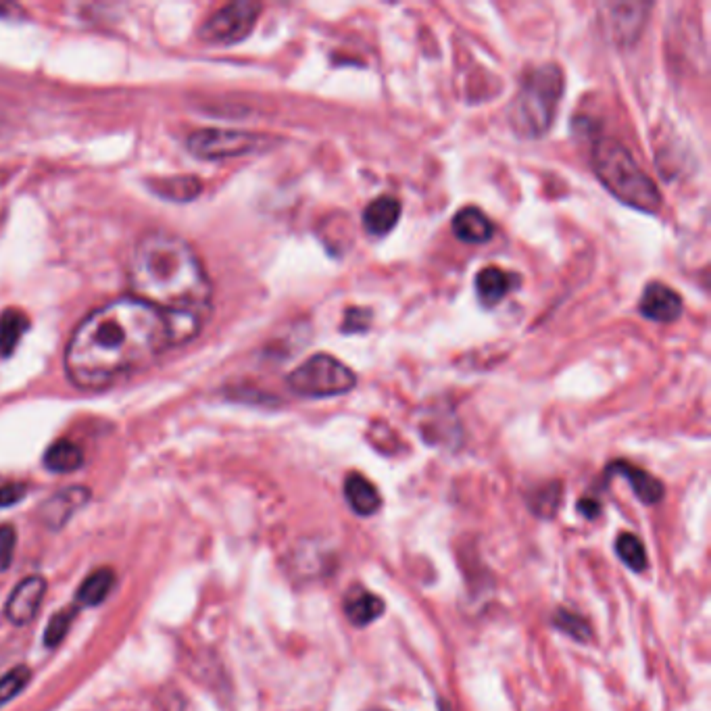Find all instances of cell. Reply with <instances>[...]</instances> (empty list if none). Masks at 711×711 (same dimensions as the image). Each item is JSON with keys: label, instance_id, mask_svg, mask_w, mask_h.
I'll list each match as a JSON object with an SVG mask.
<instances>
[{"label": "cell", "instance_id": "1", "mask_svg": "<svg viewBox=\"0 0 711 711\" xmlns=\"http://www.w3.org/2000/svg\"><path fill=\"white\" fill-rule=\"evenodd\" d=\"M169 317L136 297L92 311L73 332L65 367L80 388H105L136 374L174 347Z\"/></svg>", "mask_w": 711, "mask_h": 711}, {"label": "cell", "instance_id": "2", "mask_svg": "<svg viewBox=\"0 0 711 711\" xmlns=\"http://www.w3.org/2000/svg\"><path fill=\"white\" fill-rule=\"evenodd\" d=\"M128 278L136 299L169 317L176 345L201 330L211 303V282L184 238L167 232L142 236L130 255Z\"/></svg>", "mask_w": 711, "mask_h": 711}, {"label": "cell", "instance_id": "3", "mask_svg": "<svg viewBox=\"0 0 711 711\" xmlns=\"http://www.w3.org/2000/svg\"><path fill=\"white\" fill-rule=\"evenodd\" d=\"M593 171L620 203L645 213L661 209V192L622 142L599 138L593 146Z\"/></svg>", "mask_w": 711, "mask_h": 711}, {"label": "cell", "instance_id": "4", "mask_svg": "<svg viewBox=\"0 0 711 711\" xmlns=\"http://www.w3.org/2000/svg\"><path fill=\"white\" fill-rule=\"evenodd\" d=\"M563 96V71L549 63L526 71L511 105V128L522 138H543L555 121Z\"/></svg>", "mask_w": 711, "mask_h": 711}, {"label": "cell", "instance_id": "5", "mask_svg": "<svg viewBox=\"0 0 711 711\" xmlns=\"http://www.w3.org/2000/svg\"><path fill=\"white\" fill-rule=\"evenodd\" d=\"M288 386L301 397L328 399L345 395L357 384V376L349 365L338 361L332 355H313L297 370L288 374Z\"/></svg>", "mask_w": 711, "mask_h": 711}, {"label": "cell", "instance_id": "6", "mask_svg": "<svg viewBox=\"0 0 711 711\" xmlns=\"http://www.w3.org/2000/svg\"><path fill=\"white\" fill-rule=\"evenodd\" d=\"M261 13L259 3L238 0L215 11L201 28V38L209 44H236L249 38Z\"/></svg>", "mask_w": 711, "mask_h": 711}, {"label": "cell", "instance_id": "7", "mask_svg": "<svg viewBox=\"0 0 711 711\" xmlns=\"http://www.w3.org/2000/svg\"><path fill=\"white\" fill-rule=\"evenodd\" d=\"M263 138L249 132L232 130H201L188 138V149L201 159H230L255 153Z\"/></svg>", "mask_w": 711, "mask_h": 711}, {"label": "cell", "instance_id": "8", "mask_svg": "<svg viewBox=\"0 0 711 711\" xmlns=\"http://www.w3.org/2000/svg\"><path fill=\"white\" fill-rule=\"evenodd\" d=\"M46 595V580L42 576H30L21 580L7 601L5 616L15 626H28L36 616Z\"/></svg>", "mask_w": 711, "mask_h": 711}, {"label": "cell", "instance_id": "9", "mask_svg": "<svg viewBox=\"0 0 711 711\" xmlns=\"http://www.w3.org/2000/svg\"><path fill=\"white\" fill-rule=\"evenodd\" d=\"M639 311L651 322L672 324L682 315V299L676 290L661 282H651L639 303Z\"/></svg>", "mask_w": 711, "mask_h": 711}, {"label": "cell", "instance_id": "10", "mask_svg": "<svg viewBox=\"0 0 711 711\" xmlns=\"http://www.w3.org/2000/svg\"><path fill=\"white\" fill-rule=\"evenodd\" d=\"M90 501V490L84 486H71L61 490L55 497H51L48 501L42 503L40 507V520L46 528L53 530H61L69 520L73 513H76L80 507H84Z\"/></svg>", "mask_w": 711, "mask_h": 711}, {"label": "cell", "instance_id": "11", "mask_svg": "<svg viewBox=\"0 0 711 711\" xmlns=\"http://www.w3.org/2000/svg\"><path fill=\"white\" fill-rule=\"evenodd\" d=\"M607 476H622L630 482L632 493L636 495L641 503L645 505H657L664 499V484H661L655 476L649 472L636 468V465L628 461H614L607 468Z\"/></svg>", "mask_w": 711, "mask_h": 711}, {"label": "cell", "instance_id": "12", "mask_svg": "<svg viewBox=\"0 0 711 711\" xmlns=\"http://www.w3.org/2000/svg\"><path fill=\"white\" fill-rule=\"evenodd\" d=\"M401 201L395 196H378L363 211V226L372 236H386L392 228L399 224L401 217Z\"/></svg>", "mask_w": 711, "mask_h": 711}, {"label": "cell", "instance_id": "13", "mask_svg": "<svg viewBox=\"0 0 711 711\" xmlns=\"http://www.w3.org/2000/svg\"><path fill=\"white\" fill-rule=\"evenodd\" d=\"M453 232L468 244H482L495 236V226L478 207H465L453 217Z\"/></svg>", "mask_w": 711, "mask_h": 711}, {"label": "cell", "instance_id": "14", "mask_svg": "<svg viewBox=\"0 0 711 711\" xmlns=\"http://www.w3.org/2000/svg\"><path fill=\"white\" fill-rule=\"evenodd\" d=\"M342 611H345V616L353 626L363 628L384 614V601L370 591H365V588H353L347 599L342 601Z\"/></svg>", "mask_w": 711, "mask_h": 711}, {"label": "cell", "instance_id": "15", "mask_svg": "<svg viewBox=\"0 0 711 711\" xmlns=\"http://www.w3.org/2000/svg\"><path fill=\"white\" fill-rule=\"evenodd\" d=\"M345 499L349 507L361 518H370L382 507V497L378 488L361 474H351L345 480Z\"/></svg>", "mask_w": 711, "mask_h": 711}, {"label": "cell", "instance_id": "16", "mask_svg": "<svg viewBox=\"0 0 711 711\" xmlns=\"http://www.w3.org/2000/svg\"><path fill=\"white\" fill-rule=\"evenodd\" d=\"M513 280L516 276L503 272L501 267L488 265L476 276V292L478 299L484 307H495L499 305L513 288Z\"/></svg>", "mask_w": 711, "mask_h": 711}, {"label": "cell", "instance_id": "17", "mask_svg": "<svg viewBox=\"0 0 711 711\" xmlns=\"http://www.w3.org/2000/svg\"><path fill=\"white\" fill-rule=\"evenodd\" d=\"M649 9H651L649 5H641V3L611 5L609 13H611V23H614L616 38H620L624 44L639 38V32L643 30L647 21Z\"/></svg>", "mask_w": 711, "mask_h": 711}, {"label": "cell", "instance_id": "18", "mask_svg": "<svg viewBox=\"0 0 711 711\" xmlns=\"http://www.w3.org/2000/svg\"><path fill=\"white\" fill-rule=\"evenodd\" d=\"M82 463H84L82 449L67 438L57 440V443L48 447V451L44 453V465L55 474L76 472L82 468Z\"/></svg>", "mask_w": 711, "mask_h": 711}, {"label": "cell", "instance_id": "19", "mask_svg": "<svg viewBox=\"0 0 711 711\" xmlns=\"http://www.w3.org/2000/svg\"><path fill=\"white\" fill-rule=\"evenodd\" d=\"M30 320L19 309H7L0 313V355L9 357L17 349L23 334L28 332Z\"/></svg>", "mask_w": 711, "mask_h": 711}, {"label": "cell", "instance_id": "20", "mask_svg": "<svg viewBox=\"0 0 711 711\" xmlns=\"http://www.w3.org/2000/svg\"><path fill=\"white\" fill-rule=\"evenodd\" d=\"M115 586V572L111 568H101L94 570L78 588V601L86 607H96L101 605L109 593L111 588Z\"/></svg>", "mask_w": 711, "mask_h": 711}, {"label": "cell", "instance_id": "21", "mask_svg": "<svg viewBox=\"0 0 711 711\" xmlns=\"http://www.w3.org/2000/svg\"><path fill=\"white\" fill-rule=\"evenodd\" d=\"M153 188L159 196L169 201H192L201 194V182L192 176H178V178H165L153 182Z\"/></svg>", "mask_w": 711, "mask_h": 711}, {"label": "cell", "instance_id": "22", "mask_svg": "<svg viewBox=\"0 0 711 711\" xmlns=\"http://www.w3.org/2000/svg\"><path fill=\"white\" fill-rule=\"evenodd\" d=\"M616 553L622 559V563L626 568H630L634 574H643L649 566L647 561V551L641 543V538L632 534V532H624L618 536L616 541Z\"/></svg>", "mask_w": 711, "mask_h": 711}, {"label": "cell", "instance_id": "23", "mask_svg": "<svg viewBox=\"0 0 711 711\" xmlns=\"http://www.w3.org/2000/svg\"><path fill=\"white\" fill-rule=\"evenodd\" d=\"M553 626L557 630H561L563 634H568L570 639H574L576 643H588L593 641V630L591 624H588L582 616L574 614V611L568 609H557L553 616Z\"/></svg>", "mask_w": 711, "mask_h": 711}, {"label": "cell", "instance_id": "24", "mask_svg": "<svg viewBox=\"0 0 711 711\" xmlns=\"http://www.w3.org/2000/svg\"><path fill=\"white\" fill-rule=\"evenodd\" d=\"M561 503V484L559 482H551L543 488H538L536 493L530 495V509L534 516L538 518H553Z\"/></svg>", "mask_w": 711, "mask_h": 711}, {"label": "cell", "instance_id": "25", "mask_svg": "<svg viewBox=\"0 0 711 711\" xmlns=\"http://www.w3.org/2000/svg\"><path fill=\"white\" fill-rule=\"evenodd\" d=\"M30 678H32V672L26 666H17L0 678V705L13 701L23 689H26Z\"/></svg>", "mask_w": 711, "mask_h": 711}, {"label": "cell", "instance_id": "26", "mask_svg": "<svg viewBox=\"0 0 711 711\" xmlns=\"http://www.w3.org/2000/svg\"><path fill=\"white\" fill-rule=\"evenodd\" d=\"M73 618H76V607H65L63 611H59V614H55L51 618V622H48V626H46L44 645L46 647L61 645L63 639L67 636V632H69V626H71Z\"/></svg>", "mask_w": 711, "mask_h": 711}, {"label": "cell", "instance_id": "27", "mask_svg": "<svg viewBox=\"0 0 711 711\" xmlns=\"http://www.w3.org/2000/svg\"><path fill=\"white\" fill-rule=\"evenodd\" d=\"M372 320H374V313H372L370 309H365V307H349V309L345 311V320H342L340 330L345 332V334H359V332L370 330Z\"/></svg>", "mask_w": 711, "mask_h": 711}, {"label": "cell", "instance_id": "28", "mask_svg": "<svg viewBox=\"0 0 711 711\" xmlns=\"http://www.w3.org/2000/svg\"><path fill=\"white\" fill-rule=\"evenodd\" d=\"M15 543H17V532L11 524L0 526V574L9 570L13 553H15Z\"/></svg>", "mask_w": 711, "mask_h": 711}, {"label": "cell", "instance_id": "29", "mask_svg": "<svg viewBox=\"0 0 711 711\" xmlns=\"http://www.w3.org/2000/svg\"><path fill=\"white\" fill-rule=\"evenodd\" d=\"M28 493V488L26 484H5V486H0V509L3 507H11L15 503H19L23 497H26Z\"/></svg>", "mask_w": 711, "mask_h": 711}, {"label": "cell", "instance_id": "30", "mask_svg": "<svg viewBox=\"0 0 711 711\" xmlns=\"http://www.w3.org/2000/svg\"><path fill=\"white\" fill-rule=\"evenodd\" d=\"M576 509L586 520H595L601 516V501H597L595 497H584L578 501Z\"/></svg>", "mask_w": 711, "mask_h": 711}, {"label": "cell", "instance_id": "31", "mask_svg": "<svg viewBox=\"0 0 711 711\" xmlns=\"http://www.w3.org/2000/svg\"><path fill=\"white\" fill-rule=\"evenodd\" d=\"M438 711H453V707L447 699H438Z\"/></svg>", "mask_w": 711, "mask_h": 711}]
</instances>
